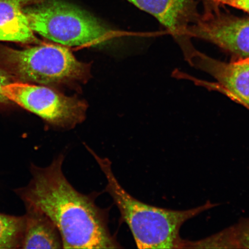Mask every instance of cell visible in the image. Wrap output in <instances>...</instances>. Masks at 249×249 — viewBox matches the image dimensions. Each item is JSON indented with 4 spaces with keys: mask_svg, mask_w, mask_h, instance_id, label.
Returning a JSON list of instances; mask_svg holds the SVG:
<instances>
[{
    "mask_svg": "<svg viewBox=\"0 0 249 249\" xmlns=\"http://www.w3.org/2000/svg\"><path fill=\"white\" fill-rule=\"evenodd\" d=\"M2 92L9 101L60 128H73L85 118V102L47 87L14 82L3 87Z\"/></svg>",
    "mask_w": 249,
    "mask_h": 249,
    "instance_id": "obj_5",
    "label": "cell"
},
{
    "mask_svg": "<svg viewBox=\"0 0 249 249\" xmlns=\"http://www.w3.org/2000/svg\"><path fill=\"white\" fill-rule=\"evenodd\" d=\"M84 144L104 173L107 179L105 191L113 198L121 219L129 227L139 249H185L186 240L180 236L183 224L218 205L208 201L192 209L173 210L137 200L118 182L112 170L111 161L107 158L99 157L89 146Z\"/></svg>",
    "mask_w": 249,
    "mask_h": 249,
    "instance_id": "obj_2",
    "label": "cell"
},
{
    "mask_svg": "<svg viewBox=\"0 0 249 249\" xmlns=\"http://www.w3.org/2000/svg\"><path fill=\"white\" fill-rule=\"evenodd\" d=\"M29 208V213L24 217L22 248L63 249L61 233L54 222L42 212Z\"/></svg>",
    "mask_w": 249,
    "mask_h": 249,
    "instance_id": "obj_10",
    "label": "cell"
},
{
    "mask_svg": "<svg viewBox=\"0 0 249 249\" xmlns=\"http://www.w3.org/2000/svg\"><path fill=\"white\" fill-rule=\"evenodd\" d=\"M208 248L249 249V217L205 239Z\"/></svg>",
    "mask_w": 249,
    "mask_h": 249,
    "instance_id": "obj_11",
    "label": "cell"
},
{
    "mask_svg": "<svg viewBox=\"0 0 249 249\" xmlns=\"http://www.w3.org/2000/svg\"><path fill=\"white\" fill-rule=\"evenodd\" d=\"M188 37L213 43L239 58L249 57V18H238L210 9L187 29Z\"/></svg>",
    "mask_w": 249,
    "mask_h": 249,
    "instance_id": "obj_6",
    "label": "cell"
},
{
    "mask_svg": "<svg viewBox=\"0 0 249 249\" xmlns=\"http://www.w3.org/2000/svg\"><path fill=\"white\" fill-rule=\"evenodd\" d=\"M186 59L213 76L217 81L214 86L217 89L249 109V57L225 62L194 49Z\"/></svg>",
    "mask_w": 249,
    "mask_h": 249,
    "instance_id": "obj_7",
    "label": "cell"
},
{
    "mask_svg": "<svg viewBox=\"0 0 249 249\" xmlns=\"http://www.w3.org/2000/svg\"><path fill=\"white\" fill-rule=\"evenodd\" d=\"M23 12L34 33L59 45H103L114 34L89 12L60 0H43Z\"/></svg>",
    "mask_w": 249,
    "mask_h": 249,
    "instance_id": "obj_3",
    "label": "cell"
},
{
    "mask_svg": "<svg viewBox=\"0 0 249 249\" xmlns=\"http://www.w3.org/2000/svg\"><path fill=\"white\" fill-rule=\"evenodd\" d=\"M24 218L0 214V249L17 248L23 239Z\"/></svg>",
    "mask_w": 249,
    "mask_h": 249,
    "instance_id": "obj_12",
    "label": "cell"
},
{
    "mask_svg": "<svg viewBox=\"0 0 249 249\" xmlns=\"http://www.w3.org/2000/svg\"><path fill=\"white\" fill-rule=\"evenodd\" d=\"M0 64L17 80L45 86L83 80L89 71L69 49L52 44L21 50L0 47Z\"/></svg>",
    "mask_w": 249,
    "mask_h": 249,
    "instance_id": "obj_4",
    "label": "cell"
},
{
    "mask_svg": "<svg viewBox=\"0 0 249 249\" xmlns=\"http://www.w3.org/2000/svg\"><path fill=\"white\" fill-rule=\"evenodd\" d=\"M43 0H0V40L30 43L38 40L29 26L24 8Z\"/></svg>",
    "mask_w": 249,
    "mask_h": 249,
    "instance_id": "obj_9",
    "label": "cell"
},
{
    "mask_svg": "<svg viewBox=\"0 0 249 249\" xmlns=\"http://www.w3.org/2000/svg\"><path fill=\"white\" fill-rule=\"evenodd\" d=\"M153 15L164 25L186 53L193 47L187 36L189 25L198 17L193 0H127Z\"/></svg>",
    "mask_w": 249,
    "mask_h": 249,
    "instance_id": "obj_8",
    "label": "cell"
},
{
    "mask_svg": "<svg viewBox=\"0 0 249 249\" xmlns=\"http://www.w3.org/2000/svg\"><path fill=\"white\" fill-rule=\"evenodd\" d=\"M207 1L216 3L217 4L231 6L249 14V0H207Z\"/></svg>",
    "mask_w": 249,
    "mask_h": 249,
    "instance_id": "obj_14",
    "label": "cell"
},
{
    "mask_svg": "<svg viewBox=\"0 0 249 249\" xmlns=\"http://www.w3.org/2000/svg\"><path fill=\"white\" fill-rule=\"evenodd\" d=\"M60 154L45 168H36L25 198L29 207L48 216L60 231L63 249H120L108 229V210L95 203L98 195H85L62 171Z\"/></svg>",
    "mask_w": 249,
    "mask_h": 249,
    "instance_id": "obj_1",
    "label": "cell"
},
{
    "mask_svg": "<svg viewBox=\"0 0 249 249\" xmlns=\"http://www.w3.org/2000/svg\"><path fill=\"white\" fill-rule=\"evenodd\" d=\"M16 80L17 79L4 68H0V104H7L10 102L3 93L2 88L9 83L15 82Z\"/></svg>",
    "mask_w": 249,
    "mask_h": 249,
    "instance_id": "obj_13",
    "label": "cell"
}]
</instances>
